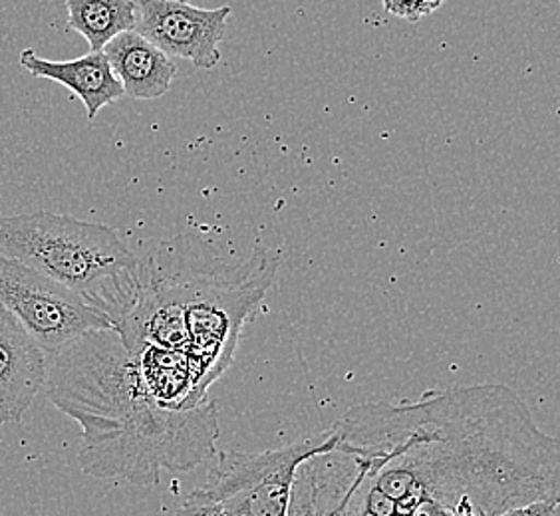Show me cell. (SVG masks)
I'll return each mask as SVG.
<instances>
[{
    "instance_id": "6da1fadb",
    "label": "cell",
    "mask_w": 560,
    "mask_h": 516,
    "mask_svg": "<svg viewBox=\"0 0 560 516\" xmlns=\"http://www.w3.org/2000/svg\"><path fill=\"white\" fill-rule=\"evenodd\" d=\"M355 479L399 515L420 503L452 516H499L560 499V443L499 384L428 391L416 401L360 403L330 427Z\"/></svg>"
},
{
    "instance_id": "7a4b0ae2",
    "label": "cell",
    "mask_w": 560,
    "mask_h": 516,
    "mask_svg": "<svg viewBox=\"0 0 560 516\" xmlns=\"http://www.w3.org/2000/svg\"><path fill=\"white\" fill-rule=\"evenodd\" d=\"M48 357L46 394L82 427L84 473L155 484L163 473L191 471L215 457V403L162 408L116 330L82 333Z\"/></svg>"
},
{
    "instance_id": "3957f363",
    "label": "cell",
    "mask_w": 560,
    "mask_h": 516,
    "mask_svg": "<svg viewBox=\"0 0 560 516\" xmlns=\"http://www.w3.org/2000/svg\"><path fill=\"white\" fill-rule=\"evenodd\" d=\"M189 235L140 258L138 292L114 330L128 350L155 345L187 355L207 389L223 376L245 324L277 277L279 250L255 248L245 262L201 255Z\"/></svg>"
},
{
    "instance_id": "277c9868",
    "label": "cell",
    "mask_w": 560,
    "mask_h": 516,
    "mask_svg": "<svg viewBox=\"0 0 560 516\" xmlns=\"http://www.w3.org/2000/svg\"><path fill=\"white\" fill-rule=\"evenodd\" d=\"M0 255L78 294L108 318L112 330L138 292L140 258L100 223L48 211L0 216Z\"/></svg>"
},
{
    "instance_id": "5b68a950",
    "label": "cell",
    "mask_w": 560,
    "mask_h": 516,
    "mask_svg": "<svg viewBox=\"0 0 560 516\" xmlns=\"http://www.w3.org/2000/svg\"><path fill=\"white\" fill-rule=\"evenodd\" d=\"M335 433L269 452H223L213 459L203 491L225 516H287L292 484L304 462L335 447Z\"/></svg>"
},
{
    "instance_id": "8992f818",
    "label": "cell",
    "mask_w": 560,
    "mask_h": 516,
    "mask_svg": "<svg viewBox=\"0 0 560 516\" xmlns=\"http://www.w3.org/2000/svg\"><path fill=\"white\" fill-rule=\"evenodd\" d=\"M0 306L19 318L46 355L82 333L112 328L108 318L78 294L4 255H0Z\"/></svg>"
},
{
    "instance_id": "52a82bcc",
    "label": "cell",
    "mask_w": 560,
    "mask_h": 516,
    "mask_svg": "<svg viewBox=\"0 0 560 516\" xmlns=\"http://www.w3.org/2000/svg\"><path fill=\"white\" fill-rule=\"evenodd\" d=\"M231 12V7L199 9L187 0H140L133 31L165 56L213 70L221 60L219 44L225 38Z\"/></svg>"
},
{
    "instance_id": "ba28073f",
    "label": "cell",
    "mask_w": 560,
    "mask_h": 516,
    "mask_svg": "<svg viewBox=\"0 0 560 516\" xmlns=\"http://www.w3.org/2000/svg\"><path fill=\"white\" fill-rule=\"evenodd\" d=\"M48 355L0 306V425L19 423L46 384Z\"/></svg>"
},
{
    "instance_id": "9c48e42d",
    "label": "cell",
    "mask_w": 560,
    "mask_h": 516,
    "mask_svg": "<svg viewBox=\"0 0 560 516\" xmlns=\"http://www.w3.org/2000/svg\"><path fill=\"white\" fill-rule=\"evenodd\" d=\"M21 66L34 78H46L68 87L74 96L82 99L90 121L96 119L100 109L124 97V87L112 72L104 52H88L74 60L56 62L44 60L34 50H24Z\"/></svg>"
},
{
    "instance_id": "30bf717a",
    "label": "cell",
    "mask_w": 560,
    "mask_h": 516,
    "mask_svg": "<svg viewBox=\"0 0 560 516\" xmlns=\"http://www.w3.org/2000/svg\"><path fill=\"white\" fill-rule=\"evenodd\" d=\"M102 52L124 87V96L131 99L165 96L177 74L172 58L136 31L119 34L104 46Z\"/></svg>"
},
{
    "instance_id": "8fae6325",
    "label": "cell",
    "mask_w": 560,
    "mask_h": 516,
    "mask_svg": "<svg viewBox=\"0 0 560 516\" xmlns=\"http://www.w3.org/2000/svg\"><path fill=\"white\" fill-rule=\"evenodd\" d=\"M66 9L68 28L86 38L90 52H102L109 40L133 31L138 21L133 0H66Z\"/></svg>"
},
{
    "instance_id": "7c38bea8",
    "label": "cell",
    "mask_w": 560,
    "mask_h": 516,
    "mask_svg": "<svg viewBox=\"0 0 560 516\" xmlns=\"http://www.w3.org/2000/svg\"><path fill=\"white\" fill-rule=\"evenodd\" d=\"M287 516H316L314 511L313 484L306 469L301 467L292 484L291 505Z\"/></svg>"
},
{
    "instance_id": "4fadbf2b",
    "label": "cell",
    "mask_w": 560,
    "mask_h": 516,
    "mask_svg": "<svg viewBox=\"0 0 560 516\" xmlns=\"http://www.w3.org/2000/svg\"><path fill=\"white\" fill-rule=\"evenodd\" d=\"M177 516H225L221 506L199 486L185 496L184 505L177 511Z\"/></svg>"
},
{
    "instance_id": "5bb4252c",
    "label": "cell",
    "mask_w": 560,
    "mask_h": 516,
    "mask_svg": "<svg viewBox=\"0 0 560 516\" xmlns=\"http://www.w3.org/2000/svg\"><path fill=\"white\" fill-rule=\"evenodd\" d=\"M384 2V9L408 22H418L423 16H430L433 11V7L430 4V0H382Z\"/></svg>"
},
{
    "instance_id": "9a60e30c",
    "label": "cell",
    "mask_w": 560,
    "mask_h": 516,
    "mask_svg": "<svg viewBox=\"0 0 560 516\" xmlns=\"http://www.w3.org/2000/svg\"><path fill=\"white\" fill-rule=\"evenodd\" d=\"M560 499L557 501H535L528 505L511 508L503 515L499 516H560L559 513Z\"/></svg>"
},
{
    "instance_id": "2e32d148",
    "label": "cell",
    "mask_w": 560,
    "mask_h": 516,
    "mask_svg": "<svg viewBox=\"0 0 560 516\" xmlns=\"http://www.w3.org/2000/svg\"><path fill=\"white\" fill-rule=\"evenodd\" d=\"M443 2H445V0H430V4L433 7V11H438V9L442 7Z\"/></svg>"
}]
</instances>
